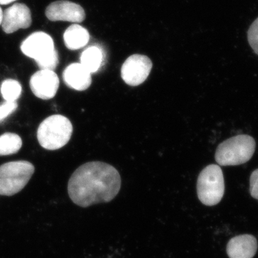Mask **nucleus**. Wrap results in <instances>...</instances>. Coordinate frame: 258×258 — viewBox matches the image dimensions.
Returning a JSON list of instances; mask_svg holds the SVG:
<instances>
[{
	"instance_id": "1",
	"label": "nucleus",
	"mask_w": 258,
	"mask_h": 258,
	"mask_svg": "<svg viewBox=\"0 0 258 258\" xmlns=\"http://www.w3.org/2000/svg\"><path fill=\"white\" fill-rule=\"evenodd\" d=\"M121 179L113 166L91 161L79 166L70 178L68 191L74 203L82 208L111 202L119 192Z\"/></svg>"
},
{
	"instance_id": "2",
	"label": "nucleus",
	"mask_w": 258,
	"mask_h": 258,
	"mask_svg": "<svg viewBox=\"0 0 258 258\" xmlns=\"http://www.w3.org/2000/svg\"><path fill=\"white\" fill-rule=\"evenodd\" d=\"M73 134L71 120L62 115H52L37 129V140L47 150H57L69 143Z\"/></svg>"
},
{
	"instance_id": "3",
	"label": "nucleus",
	"mask_w": 258,
	"mask_h": 258,
	"mask_svg": "<svg viewBox=\"0 0 258 258\" xmlns=\"http://www.w3.org/2000/svg\"><path fill=\"white\" fill-rule=\"evenodd\" d=\"M255 141L249 135H238L222 142L217 147L215 160L220 166H237L253 156Z\"/></svg>"
},
{
	"instance_id": "4",
	"label": "nucleus",
	"mask_w": 258,
	"mask_h": 258,
	"mask_svg": "<svg viewBox=\"0 0 258 258\" xmlns=\"http://www.w3.org/2000/svg\"><path fill=\"white\" fill-rule=\"evenodd\" d=\"M35 172L27 161H12L0 166V195L13 196L25 188Z\"/></svg>"
},
{
	"instance_id": "5",
	"label": "nucleus",
	"mask_w": 258,
	"mask_h": 258,
	"mask_svg": "<svg viewBox=\"0 0 258 258\" xmlns=\"http://www.w3.org/2000/svg\"><path fill=\"white\" fill-rule=\"evenodd\" d=\"M197 191L199 200L203 205L214 206L220 203L225 194V180L220 166L211 164L200 172Z\"/></svg>"
},
{
	"instance_id": "6",
	"label": "nucleus",
	"mask_w": 258,
	"mask_h": 258,
	"mask_svg": "<svg viewBox=\"0 0 258 258\" xmlns=\"http://www.w3.org/2000/svg\"><path fill=\"white\" fill-rule=\"evenodd\" d=\"M152 66V60L147 56L131 55L122 66V79L128 86H138L149 77Z\"/></svg>"
},
{
	"instance_id": "7",
	"label": "nucleus",
	"mask_w": 258,
	"mask_h": 258,
	"mask_svg": "<svg viewBox=\"0 0 258 258\" xmlns=\"http://www.w3.org/2000/svg\"><path fill=\"white\" fill-rule=\"evenodd\" d=\"M58 76L54 71L40 70L32 75L30 81L32 93L40 99L49 100L54 98L58 90Z\"/></svg>"
},
{
	"instance_id": "8",
	"label": "nucleus",
	"mask_w": 258,
	"mask_h": 258,
	"mask_svg": "<svg viewBox=\"0 0 258 258\" xmlns=\"http://www.w3.org/2000/svg\"><path fill=\"white\" fill-rule=\"evenodd\" d=\"M46 17L50 21H66L82 23L86 18V13L81 5L69 1H57L51 3L45 11Z\"/></svg>"
},
{
	"instance_id": "9",
	"label": "nucleus",
	"mask_w": 258,
	"mask_h": 258,
	"mask_svg": "<svg viewBox=\"0 0 258 258\" xmlns=\"http://www.w3.org/2000/svg\"><path fill=\"white\" fill-rule=\"evenodd\" d=\"M20 48L23 54L35 61L55 50L52 37L43 32L31 34L24 40Z\"/></svg>"
},
{
	"instance_id": "10",
	"label": "nucleus",
	"mask_w": 258,
	"mask_h": 258,
	"mask_svg": "<svg viewBox=\"0 0 258 258\" xmlns=\"http://www.w3.org/2000/svg\"><path fill=\"white\" fill-rule=\"evenodd\" d=\"M31 24V13L25 5L18 3L3 12L2 26L5 33L11 34L19 29L30 28Z\"/></svg>"
},
{
	"instance_id": "11",
	"label": "nucleus",
	"mask_w": 258,
	"mask_h": 258,
	"mask_svg": "<svg viewBox=\"0 0 258 258\" xmlns=\"http://www.w3.org/2000/svg\"><path fill=\"white\" fill-rule=\"evenodd\" d=\"M257 249V240L251 235L236 236L227 245V253L230 258H252Z\"/></svg>"
},
{
	"instance_id": "12",
	"label": "nucleus",
	"mask_w": 258,
	"mask_h": 258,
	"mask_svg": "<svg viewBox=\"0 0 258 258\" xmlns=\"http://www.w3.org/2000/svg\"><path fill=\"white\" fill-rule=\"evenodd\" d=\"M62 79L69 88L79 91H86L92 83L91 73L77 62L69 64L64 69Z\"/></svg>"
},
{
	"instance_id": "13",
	"label": "nucleus",
	"mask_w": 258,
	"mask_h": 258,
	"mask_svg": "<svg viewBox=\"0 0 258 258\" xmlns=\"http://www.w3.org/2000/svg\"><path fill=\"white\" fill-rule=\"evenodd\" d=\"M63 39L64 45L68 48L71 50H76L87 45L90 35L86 28L75 24L66 30Z\"/></svg>"
},
{
	"instance_id": "14",
	"label": "nucleus",
	"mask_w": 258,
	"mask_h": 258,
	"mask_svg": "<svg viewBox=\"0 0 258 258\" xmlns=\"http://www.w3.org/2000/svg\"><path fill=\"white\" fill-rule=\"evenodd\" d=\"M81 63L91 74L96 73L101 68L103 60L101 49L97 46H90L83 51L81 55Z\"/></svg>"
},
{
	"instance_id": "15",
	"label": "nucleus",
	"mask_w": 258,
	"mask_h": 258,
	"mask_svg": "<svg viewBox=\"0 0 258 258\" xmlns=\"http://www.w3.org/2000/svg\"><path fill=\"white\" fill-rule=\"evenodd\" d=\"M23 145L20 136L14 133H5L0 136V156L16 154Z\"/></svg>"
},
{
	"instance_id": "16",
	"label": "nucleus",
	"mask_w": 258,
	"mask_h": 258,
	"mask_svg": "<svg viewBox=\"0 0 258 258\" xmlns=\"http://www.w3.org/2000/svg\"><path fill=\"white\" fill-rule=\"evenodd\" d=\"M0 91L5 101L17 102L22 94V86L16 80H5L2 83Z\"/></svg>"
},
{
	"instance_id": "17",
	"label": "nucleus",
	"mask_w": 258,
	"mask_h": 258,
	"mask_svg": "<svg viewBox=\"0 0 258 258\" xmlns=\"http://www.w3.org/2000/svg\"><path fill=\"white\" fill-rule=\"evenodd\" d=\"M35 62L41 70L54 71L59 62L57 51L56 50L52 51L49 55L42 57L40 60L35 61Z\"/></svg>"
},
{
	"instance_id": "18",
	"label": "nucleus",
	"mask_w": 258,
	"mask_h": 258,
	"mask_svg": "<svg viewBox=\"0 0 258 258\" xmlns=\"http://www.w3.org/2000/svg\"><path fill=\"white\" fill-rule=\"evenodd\" d=\"M247 39L249 45L252 50L258 55V18L249 27L247 32Z\"/></svg>"
},
{
	"instance_id": "19",
	"label": "nucleus",
	"mask_w": 258,
	"mask_h": 258,
	"mask_svg": "<svg viewBox=\"0 0 258 258\" xmlns=\"http://www.w3.org/2000/svg\"><path fill=\"white\" fill-rule=\"evenodd\" d=\"M18 108V104L17 102L5 101V103L0 104V123L4 121L8 117L13 113Z\"/></svg>"
},
{
	"instance_id": "20",
	"label": "nucleus",
	"mask_w": 258,
	"mask_h": 258,
	"mask_svg": "<svg viewBox=\"0 0 258 258\" xmlns=\"http://www.w3.org/2000/svg\"><path fill=\"white\" fill-rule=\"evenodd\" d=\"M249 183H250L249 191H250L251 196L258 200V169L251 174Z\"/></svg>"
},
{
	"instance_id": "21",
	"label": "nucleus",
	"mask_w": 258,
	"mask_h": 258,
	"mask_svg": "<svg viewBox=\"0 0 258 258\" xmlns=\"http://www.w3.org/2000/svg\"><path fill=\"white\" fill-rule=\"evenodd\" d=\"M16 1V0H0V5H9L10 3H13V2Z\"/></svg>"
},
{
	"instance_id": "22",
	"label": "nucleus",
	"mask_w": 258,
	"mask_h": 258,
	"mask_svg": "<svg viewBox=\"0 0 258 258\" xmlns=\"http://www.w3.org/2000/svg\"><path fill=\"white\" fill-rule=\"evenodd\" d=\"M3 12L2 8H0V25H2V23H3Z\"/></svg>"
}]
</instances>
